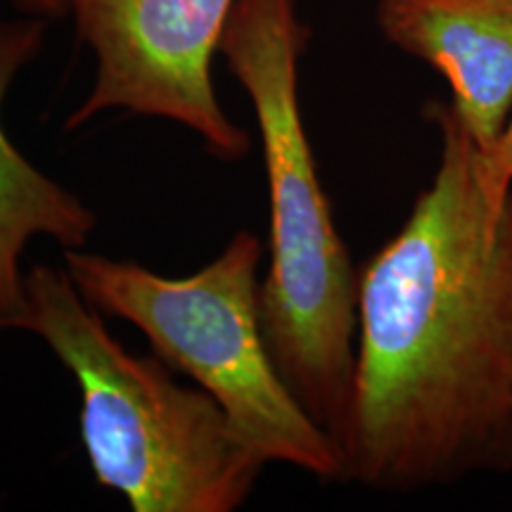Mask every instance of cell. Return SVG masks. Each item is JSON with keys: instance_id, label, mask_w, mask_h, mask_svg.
<instances>
[{"instance_id": "8", "label": "cell", "mask_w": 512, "mask_h": 512, "mask_svg": "<svg viewBox=\"0 0 512 512\" xmlns=\"http://www.w3.org/2000/svg\"><path fill=\"white\" fill-rule=\"evenodd\" d=\"M482 176L489 195L501 202L512 190V114L503 136L489 152H482Z\"/></svg>"}, {"instance_id": "2", "label": "cell", "mask_w": 512, "mask_h": 512, "mask_svg": "<svg viewBox=\"0 0 512 512\" xmlns=\"http://www.w3.org/2000/svg\"><path fill=\"white\" fill-rule=\"evenodd\" d=\"M311 31L297 0H238L219 53L259 121L271 264L259 320L275 368L342 453L354 394L358 271L339 238L299 102V60ZM344 460V458H342Z\"/></svg>"}, {"instance_id": "3", "label": "cell", "mask_w": 512, "mask_h": 512, "mask_svg": "<svg viewBox=\"0 0 512 512\" xmlns=\"http://www.w3.org/2000/svg\"><path fill=\"white\" fill-rule=\"evenodd\" d=\"M10 330L41 337L79 382L81 439L95 482L133 512H233L266 463L202 387L178 384L162 358L131 354L64 268L24 273Z\"/></svg>"}, {"instance_id": "9", "label": "cell", "mask_w": 512, "mask_h": 512, "mask_svg": "<svg viewBox=\"0 0 512 512\" xmlns=\"http://www.w3.org/2000/svg\"><path fill=\"white\" fill-rule=\"evenodd\" d=\"M15 3L19 10L34 17L57 19L67 15V0H15Z\"/></svg>"}, {"instance_id": "4", "label": "cell", "mask_w": 512, "mask_h": 512, "mask_svg": "<svg viewBox=\"0 0 512 512\" xmlns=\"http://www.w3.org/2000/svg\"><path fill=\"white\" fill-rule=\"evenodd\" d=\"M264 242L240 230L197 273L166 278L128 259L64 249V271L102 316L126 320L169 368L190 375L264 463L344 482L330 434L275 368L259 320Z\"/></svg>"}, {"instance_id": "5", "label": "cell", "mask_w": 512, "mask_h": 512, "mask_svg": "<svg viewBox=\"0 0 512 512\" xmlns=\"http://www.w3.org/2000/svg\"><path fill=\"white\" fill-rule=\"evenodd\" d=\"M238 0H67L95 57V81L67 131L105 112L174 121L221 162H240L252 138L223 112L211 62Z\"/></svg>"}, {"instance_id": "7", "label": "cell", "mask_w": 512, "mask_h": 512, "mask_svg": "<svg viewBox=\"0 0 512 512\" xmlns=\"http://www.w3.org/2000/svg\"><path fill=\"white\" fill-rule=\"evenodd\" d=\"M48 19L0 22V107L10 86L46 43ZM98 216L74 192L36 169L0 124V330H10L24 304L22 256L31 240L48 238L64 249L88 245Z\"/></svg>"}, {"instance_id": "1", "label": "cell", "mask_w": 512, "mask_h": 512, "mask_svg": "<svg viewBox=\"0 0 512 512\" xmlns=\"http://www.w3.org/2000/svg\"><path fill=\"white\" fill-rule=\"evenodd\" d=\"M441 152L399 233L358 271L344 482L375 491L512 475V190L448 102H427Z\"/></svg>"}, {"instance_id": "6", "label": "cell", "mask_w": 512, "mask_h": 512, "mask_svg": "<svg viewBox=\"0 0 512 512\" xmlns=\"http://www.w3.org/2000/svg\"><path fill=\"white\" fill-rule=\"evenodd\" d=\"M377 29L444 76L451 110L489 152L512 114V0H377Z\"/></svg>"}]
</instances>
